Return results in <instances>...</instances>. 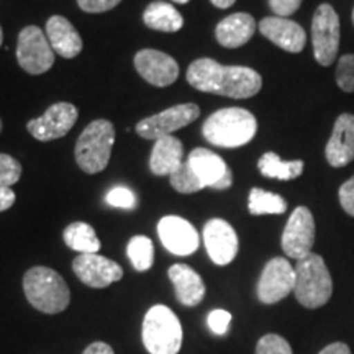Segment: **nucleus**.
Listing matches in <instances>:
<instances>
[{
    "label": "nucleus",
    "mask_w": 354,
    "mask_h": 354,
    "mask_svg": "<svg viewBox=\"0 0 354 354\" xmlns=\"http://www.w3.org/2000/svg\"><path fill=\"white\" fill-rule=\"evenodd\" d=\"M187 82L201 92L232 99H250L263 87L258 71L246 66H223L210 57H201L189 66Z\"/></svg>",
    "instance_id": "obj_1"
},
{
    "label": "nucleus",
    "mask_w": 354,
    "mask_h": 354,
    "mask_svg": "<svg viewBox=\"0 0 354 354\" xmlns=\"http://www.w3.org/2000/svg\"><path fill=\"white\" fill-rule=\"evenodd\" d=\"M258 131V120L250 110L228 107L216 110L202 127L205 140L220 148H240L250 143Z\"/></svg>",
    "instance_id": "obj_2"
},
{
    "label": "nucleus",
    "mask_w": 354,
    "mask_h": 354,
    "mask_svg": "<svg viewBox=\"0 0 354 354\" xmlns=\"http://www.w3.org/2000/svg\"><path fill=\"white\" fill-rule=\"evenodd\" d=\"M24 292L32 307L48 315L64 312L71 302V292L64 279L55 269L44 266L26 271Z\"/></svg>",
    "instance_id": "obj_3"
},
{
    "label": "nucleus",
    "mask_w": 354,
    "mask_h": 354,
    "mask_svg": "<svg viewBox=\"0 0 354 354\" xmlns=\"http://www.w3.org/2000/svg\"><path fill=\"white\" fill-rule=\"evenodd\" d=\"M295 271V299L305 308H320L328 304L333 294V281L320 254L310 253L297 261Z\"/></svg>",
    "instance_id": "obj_4"
},
{
    "label": "nucleus",
    "mask_w": 354,
    "mask_h": 354,
    "mask_svg": "<svg viewBox=\"0 0 354 354\" xmlns=\"http://www.w3.org/2000/svg\"><path fill=\"white\" fill-rule=\"evenodd\" d=\"M141 338L148 353L177 354L183 346V326L169 307L154 305L145 315Z\"/></svg>",
    "instance_id": "obj_5"
},
{
    "label": "nucleus",
    "mask_w": 354,
    "mask_h": 354,
    "mask_svg": "<svg viewBox=\"0 0 354 354\" xmlns=\"http://www.w3.org/2000/svg\"><path fill=\"white\" fill-rule=\"evenodd\" d=\"M115 143V128L109 120H94L84 128L76 143V161L87 174H97L107 167Z\"/></svg>",
    "instance_id": "obj_6"
},
{
    "label": "nucleus",
    "mask_w": 354,
    "mask_h": 354,
    "mask_svg": "<svg viewBox=\"0 0 354 354\" xmlns=\"http://www.w3.org/2000/svg\"><path fill=\"white\" fill-rule=\"evenodd\" d=\"M342 39V25L338 13L330 3H322L312 19L313 55L320 66H331L336 61Z\"/></svg>",
    "instance_id": "obj_7"
},
{
    "label": "nucleus",
    "mask_w": 354,
    "mask_h": 354,
    "mask_svg": "<svg viewBox=\"0 0 354 354\" xmlns=\"http://www.w3.org/2000/svg\"><path fill=\"white\" fill-rule=\"evenodd\" d=\"M17 59L20 68L33 76H39L53 68L55 51L46 35L38 26L30 25L20 32L17 43Z\"/></svg>",
    "instance_id": "obj_8"
},
{
    "label": "nucleus",
    "mask_w": 354,
    "mask_h": 354,
    "mask_svg": "<svg viewBox=\"0 0 354 354\" xmlns=\"http://www.w3.org/2000/svg\"><path fill=\"white\" fill-rule=\"evenodd\" d=\"M201 115V109L196 104H180L174 107L162 110L153 117L145 118L136 125V133L145 140H159L162 136H169L180 128L196 122Z\"/></svg>",
    "instance_id": "obj_9"
},
{
    "label": "nucleus",
    "mask_w": 354,
    "mask_h": 354,
    "mask_svg": "<svg viewBox=\"0 0 354 354\" xmlns=\"http://www.w3.org/2000/svg\"><path fill=\"white\" fill-rule=\"evenodd\" d=\"M315 243V220L307 207H297L292 212L282 233V250L287 258L302 259L312 253Z\"/></svg>",
    "instance_id": "obj_10"
},
{
    "label": "nucleus",
    "mask_w": 354,
    "mask_h": 354,
    "mask_svg": "<svg viewBox=\"0 0 354 354\" xmlns=\"http://www.w3.org/2000/svg\"><path fill=\"white\" fill-rule=\"evenodd\" d=\"M187 166L196 176L202 189L210 187L214 190L230 189L233 184V174L227 162L218 154L205 148H196L187 156Z\"/></svg>",
    "instance_id": "obj_11"
},
{
    "label": "nucleus",
    "mask_w": 354,
    "mask_h": 354,
    "mask_svg": "<svg viewBox=\"0 0 354 354\" xmlns=\"http://www.w3.org/2000/svg\"><path fill=\"white\" fill-rule=\"evenodd\" d=\"M295 287V271L286 258H272L264 266L258 282V299L272 305L286 299Z\"/></svg>",
    "instance_id": "obj_12"
},
{
    "label": "nucleus",
    "mask_w": 354,
    "mask_h": 354,
    "mask_svg": "<svg viewBox=\"0 0 354 354\" xmlns=\"http://www.w3.org/2000/svg\"><path fill=\"white\" fill-rule=\"evenodd\" d=\"M77 122V109L69 102H57L51 105L39 118L30 120V135L38 141H53L68 135Z\"/></svg>",
    "instance_id": "obj_13"
},
{
    "label": "nucleus",
    "mask_w": 354,
    "mask_h": 354,
    "mask_svg": "<svg viewBox=\"0 0 354 354\" xmlns=\"http://www.w3.org/2000/svg\"><path fill=\"white\" fill-rule=\"evenodd\" d=\"M73 271L79 281L92 289H105L123 277V269L115 261L100 254H79L73 261Z\"/></svg>",
    "instance_id": "obj_14"
},
{
    "label": "nucleus",
    "mask_w": 354,
    "mask_h": 354,
    "mask_svg": "<svg viewBox=\"0 0 354 354\" xmlns=\"http://www.w3.org/2000/svg\"><path fill=\"white\" fill-rule=\"evenodd\" d=\"M158 234L162 246L176 256H190L201 245V238L194 225L176 215L162 216L159 220Z\"/></svg>",
    "instance_id": "obj_15"
},
{
    "label": "nucleus",
    "mask_w": 354,
    "mask_h": 354,
    "mask_svg": "<svg viewBox=\"0 0 354 354\" xmlns=\"http://www.w3.org/2000/svg\"><path fill=\"white\" fill-rule=\"evenodd\" d=\"M203 243L210 259L218 266H227L238 254V234L228 221L212 218L203 227Z\"/></svg>",
    "instance_id": "obj_16"
},
{
    "label": "nucleus",
    "mask_w": 354,
    "mask_h": 354,
    "mask_svg": "<svg viewBox=\"0 0 354 354\" xmlns=\"http://www.w3.org/2000/svg\"><path fill=\"white\" fill-rule=\"evenodd\" d=\"M135 68L146 82L166 87L179 77V64L174 57L158 50H141L135 56Z\"/></svg>",
    "instance_id": "obj_17"
},
{
    "label": "nucleus",
    "mask_w": 354,
    "mask_h": 354,
    "mask_svg": "<svg viewBox=\"0 0 354 354\" xmlns=\"http://www.w3.org/2000/svg\"><path fill=\"white\" fill-rule=\"evenodd\" d=\"M259 32L287 53H302L307 43V33L302 26L284 17H266L259 21Z\"/></svg>",
    "instance_id": "obj_18"
},
{
    "label": "nucleus",
    "mask_w": 354,
    "mask_h": 354,
    "mask_svg": "<svg viewBox=\"0 0 354 354\" xmlns=\"http://www.w3.org/2000/svg\"><path fill=\"white\" fill-rule=\"evenodd\" d=\"M325 158L331 167H344L354 159V115L342 113L336 118L333 133L325 148Z\"/></svg>",
    "instance_id": "obj_19"
},
{
    "label": "nucleus",
    "mask_w": 354,
    "mask_h": 354,
    "mask_svg": "<svg viewBox=\"0 0 354 354\" xmlns=\"http://www.w3.org/2000/svg\"><path fill=\"white\" fill-rule=\"evenodd\" d=\"M258 28L256 20L253 15L245 12L233 13L228 15L216 25L215 37L223 48H230V50H236L241 48L253 38V35Z\"/></svg>",
    "instance_id": "obj_20"
},
{
    "label": "nucleus",
    "mask_w": 354,
    "mask_h": 354,
    "mask_svg": "<svg viewBox=\"0 0 354 354\" xmlns=\"http://www.w3.org/2000/svg\"><path fill=\"white\" fill-rule=\"evenodd\" d=\"M46 35L53 51L57 53L61 57L73 59V57L79 56V53L82 51L84 43L81 35L77 33L73 24L68 19H64V17H51L46 21Z\"/></svg>",
    "instance_id": "obj_21"
},
{
    "label": "nucleus",
    "mask_w": 354,
    "mask_h": 354,
    "mask_svg": "<svg viewBox=\"0 0 354 354\" xmlns=\"http://www.w3.org/2000/svg\"><path fill=\"white\" fill-rule=\"evenodd\" d=\"M169 279L174 286L176 297L185 307H196L205 297V284L202 277L187 264L171 266Z\"/></svg>",
    "instance_id": "obj_22"
},
{
    "label": "nucleus",
    "mask_w": 354,
    "mask_h": 354,
    "mask_svg": "<svg viewBox=\"0 0 354 354\" xmlns=\"http://www.w3.org/2000/svg\"><path fill=\"white\" fill-rule=\"evenodd\" d=\"M183 143L174 136H162L154 141L151 158H149V169L154 176H171L183 166Z\"/></svg>",
    "instance_id": "obj_23"
},
{
    "label": "nucleus",
    "mask_w": 354,
    "mask_h": 354,
    "mask_svg": "<svg viewBox=\"0 0 354 354\" xmlns=\"http://www.w3.org/2000/svg\"><path fill=\"white\" fill-rule=\"evenodd\" d=\"M143 21L148 28L162 33H176L183 28L184 19L179 10L166 2H153L146 7Z\"/></svg>",
    "instance_id": "obj_24"
},
{
    "label": "nucleus",
    "mask_w": 354,
    "mask_h": 354,
    "mask_svg": "<svg viewBox=\"0 0 354 354\" xmlns=\"http://www.w3.org/2000/svg\"><path fill=\"white\" fill-rule=\"evenodd\" d=\"M63 240L68 248L81 254H95L100 250V240L97 238L95 230L86 221H74L66 227Z\"/></svg>",
    "instance_id": "obj_25"
},
{
    "label": "nucleus",
    "mask_w": 354,
    "mask_h": 354,
    "mask_svg": "<svg viewBox=\"0 0 354 354\" xmlns=\"http://www.w3.org/2000/svg\"><path fill=\"white\" fill-rule=\"evenodd\" d=\"M304 161L302 159H295V161H282L276 153L269 151L261 156L258 167L259 172L269 179L279 180H292L297 179L304 172Z\"/></svg>",
    "instance_id": "obj_26"
},
{
    "label": "nucleus",
    "mask_w": 354,
    "mask_h": 354,
    "mask_svg": "<svg viewBox=\"0 0 354 354\" xmlns=\"http://www.w3.org/2000/svg\"><path fill=\"white\" fill-rule=\"evenodd\" d=\"M248 209L251 215H282L287 210V202L279 194L254 187L250 192Z\"/></svg>",
    "instance_id": "obj_27"
},
{
    "label": "nucleus",
    "mask_w": 354,
    "mask_h": 354,
    "mask_svg": "<svg viewBox=\"0 0 354 354\" xmlns=\"http://www.w3.org/2000/svg\"><path fill=\"white\" fill-rule=\"evenodd\" d=\"M127 254L136 271H148V269H151V266L154 263L153 241L149 240L148 236H143V234H136V236H133L131 240L128 241Z\"/></svg>",
    "instance_id": "obj_28"
},
{
    "label": "nucleus",
    "mask_w": 354,
    "mask_h": 354,
    "mask_svg": "<svg viewBox=\"0 0 354 354\" xmlns=\"http://www.w3.org/2000/svg\"><path fill=\"white\" fill-rule=\"evenodd\" d=\"M169 180L172 187L180 194H194V192H198V190H202V185L198 184L196 176L192 174V171H190L187 162H183V166H180L174 174L169 176Z\"/></svg>",
    "instance_id": "obj_29"
},
{
    "label": "nucleus",
    "mask_w": 354,
    "mask_h": 354,
    "mask_svg": "<svg viewBox=\"0 0 354 354\" xmlns=\"http://www.w3.org/2000/svg\"><path fill=\"white\" fill-rule=\"evenodd\" d=\"M336 84L343 92H354V55H344L339 57L336 66Z\"/></svg>",
    "instance_id": "obj_30"
},
{
    "label": "nucleus",
    "mask_w": 354,
    "mask_h": 354,
    "mask_svg": "<svg viewBox=\"0 0 354 354\" xmlns=\"http://www.w3.org/2000/svg\"><path fill=\"white\" fill-rule=\"evenodd\" d=\"M21 177V165L10 154L0 153V187H12Z\"/></svg>",
    "instance_id": "obj_31"
},
{
    "label": "nucleus",
    "mask_w": 354,
    "mask_h": 354,
    "mask_svg": "<svg viewBox=\"0 0 354 354\" xmlns=\"http://www.w3.org/2000/svg\"><path fill=\"white\" fill-rule=\"evenodd\" d=\"M256 354H294L287 339L279 335H264L256 346Z\"/></svg>",
    "instance_id": "obj_32"
},
{
    "label": "nucleus",
    "mask_w": 354,
    "mask_h": 354,
    "mask_svg": "<svg viewBox=\"0 0 354 354\" xmlns=\"http://www.w3.org/2000/svg\"><path fill=\"white\" fill-rule=\"evenodd\" d=\"M105 202L110 207L131 210L136 207V196L125 185H117V187L109 190V194L105 196Z\"/></svg>",
    "instance_id": "obj_33"
},
{
    "label": "nucleus",
    "mask_w": 354,
    "mask_h": 354,
    "mask_svg": "<svg viewBox=\"0 0 354 354\" xmlns=\"http://www.w3.org/2000/svg\"><path fill=\"white\" fill-rule=\"evenodd\" d=\"M207 323H209V328L215 335L223 336L228 331L230 323H232V313L227 312V310H214V312L209 313Z\"/></svg>",
    "instance_id": "obj_34"
},
{
    "label": "nucleus",
    "mask_w": 354,
    "mask_h": 354,
    "mask_svg": "<svg viewBox=\"0 0 354 354\" xmlns=\"http://www.w3.org/2000/svg\"><path fill=\"white\" fill-rule=\"evenodd\" d=\"M339 203L348 215L354 216V176L348 179L338 190Z\"/></svg>",
    "instance_id": "obj_35"
},
{
    "label": "nucleus",
    "mask_w": 354,
    "mask_h": 354,
    "mask_svg": "<svg viewBox=\"0 0 354 354\" xmlns=\"http://www.w3.org/2000/svg\"><path fill=\"white\" fill-rule=\"evenodd\" d=\"M122 0H77L79 7L88 13H102L112 10Z\"/></svg>",
    "instance_id": "obj_36"
},
{
    "label": "nucleus",
    "mask_w": 354,
    "mask_h": 354,
    "mask_svg": "<svg viewBox=\"0 0 354 354\" xmlns=\"http://www.w3.org/2000/svg\"><path fill=\"white\" fill-rule=\"evenodd\" d=\"M302 6V0H269V7L276 13V17H287L295 13Z\"/></svg>",
    "instance_id": "obj_37"
},
{
    "label": "nucleus",
    "mask_w": 354,
    "mask_h": 354,
    "mask_svg": "<svg viewBox=\"0 0 354 354\" xmlns=\"http://www.w3.org/2000/svg\"><path fill=\"white\" fill-rule=\"evenodd\" d=\"M15 192L10 187H0V212H6L15 203Z\"/></svg>",
    "instance_id": "obj_38"
},
{
    "label": "nucleus",
    "mask_w": 354,
    "mask_h": 354,
    "mask_svg": "<svg viewBox=\"0 0 354 354\" xmlns=\"http://www.w3.org/2000/svg\"><path fill=\"white\" fill-rule=\"evenodd\" d=\"M82 354H115L113 349L110 344L102 343V342H95L84 349Z\"/></svg>",
    "instance_id": "obj_39"
},
{
    "label": "nucleus",
    "mask_w": 354,
    "mask_h": 354,
    "mask_svg": "<svg viewBox=\"0 0 354 354\" xmlns=\"http://www.w3.org/2000/svg\"><path fill=\"white\" fill-rule=\"evenodd\" d=\"M318 354H351V349L346 343H331Z\"/></svg>",
    "instance_id": "obj_40"
},
{
    "label": "nucleus",
    "mask_w": 354,
    "mask_h": 354,
    "mask_svg": "<svg viewBox=\"0 0 354 354\" xmlns=\"http://www.w3.org/2000/svg\"><path fill=\"white\" fill-rule=\"evenodd\" d=\"M216 8H230L236 0H210Z\"/></svg>",
    "instance_id": "obj_41"
},
{
    "label": "nucleus",
    "mask_w": 354,
    "mask_h": 354,
    "mask_svg": "<svg viewBox=\"0 0 354 354\" xmlns=\"http://www.w3.org/2000/svg\"><path fill=\"white\" fill-rule=\"evenodd\" d=\"M172 2H176V3H187L189 0H172Z\"/></svg>",
    "instance_id": "obj_42"
},
{
    "label": "nucleus",
    "mask_w": 354,
    "mask_h": 354,
    "mask_svg": "<svg viewBox=\"0 0 354 354\" xmlns=\"http://www.w3.org/2000/svg\"><path fill=\"white\" fill-rule=\"evenodd\" d=\"M2 39H3V33H2V26H0V46H2Z\"/></svg>",
    "instance_id": "obj_43"
},
{
    "label": "nucleus",
    "mask_w": 354,
    "mask_h": 354,
    "mask_svg": "<svg viewBox=\"0 0 354 354\" xmlns=\"http://www.w3.org/2000/svg\"><path fill=\"white\" fill-rule=\"evenodd\" d=\"M2 127H3V125H2V120H0V133H2Z\"/></svg>",
    "instance_id": "obj_44"
},
{
    "label": "nucleus",
    "mask_w": 354,
    "mask_h": 354,
    "mask_svg": "<svg viewBox=\"0 0 354 354\" xmlns=\"http://www.w3.org/2000/svg\"><path fill=\"white\" fill-rule=\"evenodd\" d=\"M353 24H354V8H353Z\"/></svg>",
    "instance_id": "obj_45"
}]
</instances>
